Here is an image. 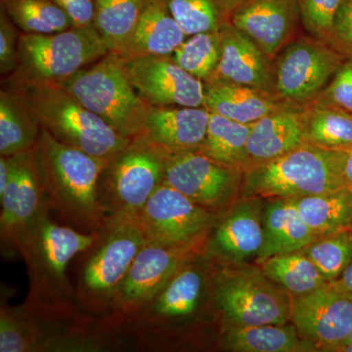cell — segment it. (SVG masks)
<instances>
[{
    "mask_svg": "<svg viewBox=\"0 0 352 352\" xmlns=\"http://www.w3.org/2000/svg\"><path fill=\"white\" fill-rule=\"evenodd\" d=\"M46 203L43 212L20 236L18 252L24 259L29 291L22 305L46 314L83 312L69 276L74 259L92 245L98 233H88L58 223Z\"/></svg>",
    "mask_w": 352,
    "mask_h": 352,
    "instance_id": "6da1fadb",
    "label": "cell"
},
{
    "mask_svg": "<svg viewBox=\"0 0 352 352\" xmlns=\"http://www.w3.org/2000/svg\"><path fill=\"white\" fill-rule=\"evenodd\" d=\"M206 254L182 265L149 302L127 319L118 332L124 349L164 351L177 346L205 305L214 302V273Z\"/></svg>",
    "mask_w": 352,
    "mask_h": 352,
    "instance_id": "7a4b0ae2",
    "label": "cell"
},
{
    "mask_svg": "<svg viewBox=\"0 0 352 352\" xmlns=\"http://www.w3.org/2000/svg\"><path fill=\"white\" fill-rule=\"evenodd\" d=\"M34 152L50 210L78 230L100 232L108 217L99 201V182L110 159L65 145L43 129Z\"/></svg>",
    "mask_w": 352,
    "mask_h": 352,
    "instance_id": "3957f363",
    "label": "cell"
},
{
    "mask_svg": "<svg viewBox=\"0 0 352 352\" xmlns=\"http://www.w3.org/2000/svg\"><path fill=\"white\" fill-rule=\"evenodd\" d=\"M4 87L19 97L41 129L65 145L111 159L131 142L132 138L85 108L60 83L6 80Z\"/></svg>",
    "mask_w": 352,
    "mask_h": 352,
    "instance_id": "277c9868",
    "label": "cell"
},
{
    "mask_svg": "<svg viewBox=\"0 0 352 352\" xmlns=\"http://www.w3.org/2000/svg\"><path fill=\"white\" fill-rule=\"evenodd\" d=\"M148 242L138 217H110L96 241L80 252L69 271L78 305L100 319L134 258Z\"/></svg>",
    "mask_w": 352,
    "mask_h": 352,
    "instance_id": "5b68a950",
    "label": "cell"
},
{
    "mask_svg": "<svg viewBox=\"0 0 352 352\" xmlns=\"http://www.w3.org/2000/svg\"><path fill=\"white\" fill-rule=\"evenodd\" d=\"M117 340L98 319L85 312L46 314L24 305L0 307V352H100L117 351Z\"/></svg>",
    "mask_w": 352,
    "mask_h": 352,
    "instance_id": "8992f818",
    "label": "cell"
},
{
    "mask_svg": "<svg viewBox=\"0 0 352 352\" xmlns=\"http://www.w3.org/2000/svg\"><path fill=\"white\" fill-rule=\"evenodd\" d=\"M342 151L307 143L283 156L245 170L249 197L296 199L344 188Z\"/></svg>",
    "mask_w": 352,
    "mask_h": 352,
    "instance_id": "52a82bcc",
    "label": "cell"
},
{
    "mask_svg": "<svg viewBox=\"0 0 352 352\" xmlns=\"http://www.w3.org/2000/svg\"><path fill=\"white\" fill-rule=\"evenodd\" d=\"M58 83L127 138H136L142 132L150 105L132 85L124 60L116 53L109 52Z\"/></svg>",
    "mask_w": 352,
    "mask_h": 352,
    "instance_id": "ba28073f",
    "label": "cell"
},
{
    "mask_svg": "<svg viewBox=\"0 0 352 352\" xmlns=\"http://www.w3.org/2000/svg\"><path fill=\"white\" fill-rule=\"evenodd\" d=\"M110 52L96 28L72 27L52 34H20L18 67L6 80L61 82Z\"/></svg>",
    "mask_w": 352,
    "mask_h": 352,
    "instance_id": "9c48e42d",
    "label": "cell"
},
{
    "mask_svg": "<svg viewBox=\"0 0 352 352\" xmlns=\"http://www.w3.org/2000/svg\"><path fill=\"white\" fill-rule=\"evenodd\" d=\"M170 153L143 136L132 138L109 160L99 182V201L108 217H138L164 183Z\"/></svg>",
    "mask_w": 352,
    "mask_h": 352,
    "instance_id": "30bf717a",
    "label": "cell"
},
{
    "mask_svg": "<svg viewBox=\"0 0 352 352\" xmlns=\"http://www.w3.org/2000/svg\"><path fill=\"white\" fill-rule=\"evenodd\" d=\"M207 243L170 245L148 241L134 258L107 312L99 319L102 330L122 346L117 335L127 319L149 302L182 265L204 254Z\"/></svg>",
    "mask_w": 352,
    "mask_h": 352,
    "instance_id": "8fae6325",
    "label": "cell"
},
{
    "mask_svg": "<svg viewBox=\"0 0 352 352\" xmlns=\"http://www.w3.org/2000/svg\"><path fill=\"white\" fill-rule=\"evenodd\" d=\"M215 312L229 326L286 324L293 296L258 270H215Z\"/></svg>",
    "mask_w": 352,
    "mask_h": 352,
    "instance_id": "7c38bea8",
    "label": "cell"
},
{
    "mask_svg": "<svg viewBox=\"0 0 352 352\" xmlns=\"http://www.w3.org/2000/svg\"><path fill=\"white\" fill-rule=\"evenodd\" d=\"M342 53L314 38L287 44L273 66L274 94L293 105L314 102L325 89L340 65Z\"/></svg>",
    "mask_w": 352,
    "mask_h": 352,
    "instance_id": "4fadbf2b",
    "label": "cell"
},
{
    "mask_svg": "<svg viewBox=\"0 0 352 352\" xmlns=\"http://www.w3.org/2000/svg\"><path fill=\"white\" fill-rule=\"evenodd\" d=\"M138 219L148 241L170 245L206 242L219 222L217 212L164 183L152 194Z\"/></svg>",
    "mask_w": 352,
    "mask_h": 352,
    "instance_id": "5bb4252c",
    "label": "cell"
},
{
    "mask_svg": "<svg viewBox=\"0 0 352 352\" xmlns=\"http://www.w3.org/2000/svg\"><path fill=\"white\" fill-rule=\"evenodd\" d=\"M291 321L315 351L333 352L352 332V296L335 283H327L293 296Z\"/></svg>",
    "mask_w": 352,
    "mask_h": 352,
    "instance_id": "9a60e30c",
    "label": "cell"
},
{
    "mask_svg": "<svg viewBox=\"0 0 352 352\" xmlns=\"http://www.w3.org/2000/svg\"><path fill=\"white\" fill-rule=\"evenodd\" d=\"M239 170L217 163L203 153H170L164 170V184L201 207L217 212L232 196Z\"/></svg>",
    "mask_w": 352,
    "mask_h": 352,
    "instance_id": "2e32d148",
    "label": "cell"
},
{
    "mask_svg": "<svg viewBox=\"0 0 352 352\" xmlns=\"http://www.w3.org/2000/svg\"><path fill=\"white\" fill-rule=\"evenodd\" d=\"M34 148L13 157L6 191L0 195V237L2 254L18 252V239L46 206Z\"/></svg>",
    "mask_w": 352,
    "mask_h": 352,
    "instance_id": "e0dca14e",
    "label": "cell"
},
{
    "mask_svg": "<svg viewBox=\"0 0 352 352\" xmlns=\"http://www.w3.org/2000/svg\"><path fill=\"white\" fill-rule=\"evenodd\" d=\"M124 62L132 85L149 105H205V82L190 75L170 57L141 56Z\"/></svg>",
    "mask_w": 352,
    "mask_h": 352,
    "instance_id": "ac0fdd59",
    "label": "cell"
},
{
    "mask_svg": "<svg viewBox=\"0 0 352 352\" xmlns=\"http://www.w3.org/2000/svg\"><path fill=\"white\" fill-rule=\"evenodd\" d=\"M298 21V0H244L234 9L229 23L273 59L288 44Z\"/></svg>",
    "mask_w": 352,
    "mask_h": 352,
    "instance_id": "d6986e66",
    "label": "cell"
},
{
    "mask_svg": "<svg viewBox=\"0 0 352 352\" xmlns=\"http://www.w3.org/2000/svg\"><path fill=\"white\" fill-rule=\"evenodd\" d=\"M263 217L258 201L238 204L212 229L206 254L236 263L258 258L263 244Z\"/></svg>",
    "mask_w": 352,
    "mask_h": 352,
    "instance_id": "ffe728a7",
    "label": "cell"
},
{
    "mask_svg": "<svg viewBox=\"0 0 352 352\" xmlns=\"http://www.w3.org/2000/svg\"><path fill=\"white\" fill-rule=\"evenodd\" d=\"M221 47L219 66L208 82L238 83L275 94L271 59L251 38L226 23L221 28Z\"/></svg>",
    "mask_w": 352,
    "mask_h": 352,
    "instance_id": "44dd1931",
    "label": "cell"
},
{
    "mask_svg": "<svg viewBox=\"0 0 352 352\" xmlns=\"http://www.w3.org/2000/svg\"><path fill=\"white\" fill-rule=\"evenodd\" d=\"M307 109L289 104L252 124L245 170L293 151L307 142Z\"/></svg>",
    "mask_w": 352,
    "mask_h": 352,
    "instance_id": "7402d4cb",
    "label": "cell"
},
{
    "mask_svg": "<svg viewBox=\"0 0 352 352\" xmlns=\"http://www.w3.org/2000/svg\"><path fill=\"white\" fill-rule=\"evenodd\" d=\"M210 115L205 107L150 105L139 135L168 153L194 151L205 140Z\"/></svg>",
    "mask_w": 352,
    "mask_h": 352,
    "instance_id": "603a6c76",
    "label": "cell"
},
{
    "mask_svg": "<svg viewBox=\"0 0 352 352\" xmlns=\"http://www.w3.org/2000/svg\"><path fill=\"white\" fill-rule=\"evenodd\" d=\"M186 38L164 0H149L131 36L116 54L124 60L141 56L170 57Z\"/></svg>",
    "mask_w": 352,
    "mask_h": 352,
    "instance_id": "cb8c5ba5",
    "label": "cell"
},
{
    "mask_svg": "<svg viewBox=\"0 0 352 352\" xmlns=\"http://www.w3.org/2000/svg\"><path fill=\"white\" fill-rule=\"evenodd\" d=\"M287 105L276 95L258 88L220 80L205 82L204 107L241 124H254Z\"/></svg>",
    "mask_w": 352,
    "mask_h": 352,
    "instance_id": "d4e9b609",
    "label": "cell"
},
{
    "mask_svg": "<svg viewBox=\"0 0 352 352\" xmlns=\"http://www.w3.org/2000/svg\"><path fill=\"white\" fill-rule=\"evenodd\" d=\"M263 223L258 263L270 256L300 251L317 239L303 221L294 199H275L264 210Z\"/></svg>",
    "mask_w": 352,
    "mask_h": 352,
    "instance_id": "484cf974",
    "label": "cell"
},
{
    "mask_svg": "<svg viewBox=\"0 0 352 352\" xmlns=\"http://www.w3.org/2000/svg\"><path fill=\"white\" fill-rule=\"evenodd\" d=\"M220 349L233 352L315 351L300 338L293 323L254 326H228L222 331Z\"/></svg>",
    "mask_w": 352,
    "mask_h": 352,
    "instance_id": "4316f807",
    "label": "cell"
},
{
    "mask_svg": "<svg viewBox=\"0 0 352 352\" xmlns=\"http://www.w3.org/2000/svg\"><path fill=\"white\" fill-rule=\"evenodd\" d=\"M294 200L303 221L317 239L351 228L352 192L346 187Z\"/></svg>",
    "mask_w": 352,
    "mask_h": 352,
    "instance_id": "83f0119b",
    "label": "cell"
},
{
    "mask_svg": "<svg viewBox=\"0 0 352 352\" xmlns=\"http://www.w3.org/2000/svg\"><path fill=\"white\" fill-rule=\"evenodd\" d=\"M41 127L11 90L0 91V156L11 157L36 148Z\"/></svg>",
    "mask_w": 352,
    "mask_h": 352,
    "instance_id": "f1b7e54d",
    "label": "cell"
},
{
    "mask_svg": "<svg viewBox=\"0 0 352 352\" xmlns=\"http://www.w3.org/2000/svg\"><path fill=\"white\" fill-rule=\"evenodd\" d=\"M252 126L210 113L205 140L197 151L224 166L245 168V148Z\"/></svg>",
    "mask_w": 352,
    "mask_h": 352,
    "instance_id": "f546056e",
    "label": "cell"
},
{
    "mask_svg": "<svg viewBox=\"0 0 352 352\" xmlns=\"http://www.w3.org/2000/svg\"><path fill=\"white\" fill-rule=\"evenodd\" d=\"M261 264L264 274L292 296L305 295L328 283L302 250L270 256Z\"/></svg>",
    "mask_w": 352,
    "mask_h": 352,
    "instance_id": "4dcf8cb0",
    "label": "cell"
},
{
    "mask_svg": "<svg viewBox=\"0 0 352 352\" xmlns=\"http://www.w3.org/2000/svg\"><path fill=\"white\" fill-rule=\"evenodd\" d=\"M149 0H94V27L110 52L118 53Z\"/></svg>",
    "mask_w": 352,
    "mask_h": 352,
    "instance_id": "1f68e13d",
    "label": "cell"
},
{
    "mask_svg": "<svg viewBox=\"0 0 352 352\" xmlns=\"http://www.w3.org/2000/svg\"><path fill=\"white\" fill-rule=\"evenodd\" d=\"M14 24L28 34H52L74 27L68 15L52 0H0Z\"/></svg>",
    "mask_w": 352,
    "mask_h": 352,
    "instance_id": "d6a6232c",
    "label": "cell"
},
{
    "mask_svg": "<svg viewBox=\"0 0 352 352\" xmlns=\"http://www.w3.org/2000/svg\"><path fill=\"white\" fill-rule=\"evenodd\" d=\"M307 109V142L328 150L352 148V115L314 100Z\"/></svg>",
    "mask_w": 352,
    "mask_h": 352,
    "instance_id": "836d02e7",
    "label": "cell"
},
{
    "mask_svg": "<svg viewBox=\"0 0 352 352\" xmlns=\"http://www.w3.org/2000/svg\"><path fill=\"white\" fill-rule=\"evenodd\" d=\"M221 30L194 34L170 58L178 66L206 82L214 76L221 57Z\"/></svg>",
    "mask_w": 352,
    "mask_h": 352,
    "instance_id": "e575fe53",
    "label": "cell"
},
{
    "mask_svg": "<svg viewBox=\"0 0 352 352\" xmlns=\"http://www.w3.org/2000/svg\"><path fill=\"white\" fill-rule=\"evenodd\" d=\"M322 277L333 283L352 263V238L349 230L319 238L302 250Z\"/></svg>",
    "mask_w": 352,
    "mask_h": 352,
    "instance_id": "d590c367",
    "label": "cell"
},
{
    "mask_svg": "<svg viewBox=\"0 0 352 352\" xmlns=\"http://www.w3.org/2000/svg\"><path fill=\"white\" fill-rule=\"evenodd\" d=\"M173 19L187 36L219 32L226 23L217 0H164Z\"/></svg>",
    "mask_w": 352,
    "mask_h": 352,
    "instance_id": "8d00e7d4",
    "label": "cell"
},
{
    "mask_svg": "<svg viewBox=\"0 0 352 352\" xmlns=\"http://www.w3.org/2000/svg\"><path fill=\"white\" fill-rule=\"evenodd\" d=\"M344 0H298L300 22L311 38L331 45L333 25Z\"/></svg>",
    "mask_w": 352,
    "mask_h": 352,
    "instance_id": "74e56055",
    "label": "cell"
},
{
    "mask_svg": "<svg viewBox=\"0 0 352 352\" xmlns=\"http://www.w3.org/2000/svg\"><path fill=\"white\" fill-rule=\"evenodd\" d=\"M316 101L352 115V58L346 57Z\"/></svg>",
    "mask_w": 352,
    "mask_h": 352,
    "instance_id": "f35d334b",
    "label": "cell"
},
{
    "mask_svg": "<svg viewBox=\"0 0 352 352\" xmlns=\"http://www.w3.org/2000/svg\"><path fill=\"white\" fill-rule=\"evenodd\" d=\"M20 34L13 21L0 9V72L10 76L18 67V43Z\"/></svg>",
    "mask_w": 352,
    "mask_h": 352,
    "instance_id": "ab89813d",
    "label": "cell"
},
{
    "mask_svg": "<svg viewBox=\"0 0 352 352\" xmlns=\"http://www.w3.org/2000/svg\"><path fill=\"white\" fill-rule=\"evenodd\" d=\"M331 46L352 58V0H344L336 17Z\"/></svg>",
    "mask_w": 352,
    "mask_h": 352,
    "instance_id": "60d3db41",
    "label": "cell"
},
{
    "mask_svg": "<svg viewBox=\"0 0 352 352\" xmlns=\"http://www.w3.org/2000/svg\"><path fill=\"white\" fill-rule=\"evenodd\" d=\"M59 6L69 19L74 27H89L94 25V0H52Z\"/></svg>",
    "mask_w": 352,
    "mask_h": 352,
    "instance_id": "b9f144b4",
    "label": "cell"
},
{
    "mask_svg": "<svg viewBox=\"0 0 352 352\" xmlns=\"http://www.w3.org/2000/svg\"><path fill=\"white\" fill-rule=\"evenodd\" d=\"M342 151V175L344 186L352 192V148Z\"/></svg>",
    "mask_w": 352,
    "mask_h": 352,
    "instance_id": "7bdbcfd3",
    "label": "cell"
},
{
    "mask_svg": "<svg viewBox=\"0 0 352 352\" xmlns=\"http://www.w3.org/2000/svg\"><path fill=\"white\" fill-rule=\"evenodd\" d=\"M333 283H335L340 289H344V291L347 292V293L351 294L352 296V263L346 268V270L342 273V276L337 281L333 282Z\"/></svg>",
    "mask_w": 352,
    "mask_h": 352,
    "instance_id": "ee69618b",
    "label": "cell"
},
{
    "mask_svg": "<svg viewBox=\"0 0 352 352\" xmlns=\"http://www.w3.org/2000/svg\"><path fill=\"white\" fill-rule=\"evenodd\" d=\"M217 3L221 9L222 13H223L224 17L228 21L230 19L231 14H232L234 9L236 8L241 2L244 0H217Z\"/></svg>",
    "mask_w": 352,
    "mask_h": 352,
    "instance_id": "f6af8a7d",
    "label": "cell"
},
{
    "mask_svg": "<svg viewBox=\"0 0 352 352\" xmlns=\"http://www.w3.org/2000/svg\"><path fill=\"white\" fill-rule=\"evenodd\" d=\"M333 352H352V332L342 344L333 349Z\"/></svg>",
    "mask_w": 352,
    "mask_h": 352,
    "instance_id": "bcb514c9",
    "label": "cell"
},
{
    "mask_svg": "<svg viewBox=\"0 0 352 352\" xmlns=\"http://www.w3.org/2000/svg\"><path fill=\"white\" fill-rule=\"evenodd\" d=\"M349 234H351V238H352V223H351V228H349Z\"/></svg>",
    "mask_w": 352,
    "mask_h": 352,
    "instance_id": "7dc6e473",
    "label": "cell"
}]
</instances>
